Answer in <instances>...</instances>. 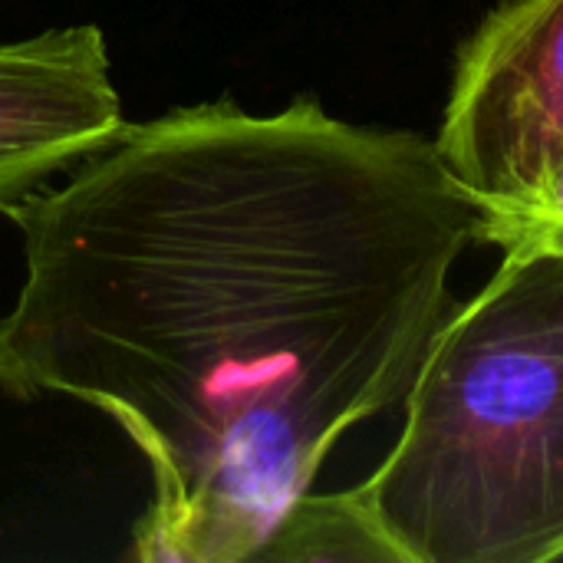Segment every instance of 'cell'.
Masks as SVG:
<instances>
[{"mask_svg": "<svg viewBox=\"0 0 563 563\" xmlns=\"http://www.w3.org/2000/svg\"><path fill=\"white\" fill-rule=\"evenodd\" d=\"M478 214L528 198L563 155V0H508L462 46L432 139Z\"/></svg>", "mask_w": 563, "mask_h": 563, "instance_id": "3957f363", "label": "cell"}, {"mask_svg": "<svg viewBox=\"0 0 563 563\" xmlns=\"http://www.w3.org/2000/svg\"><path fill=\"white\" fill-rule=\"evenodd\" d=\"M122 125L96 23L0 43V211L106 148Z\"/></svg>", "mask_w": 563, "mask_h": 563, "instance_id": "277c9868", "label": "cell"}, {"mask_svg": "<svg viewBox=\"0 0 563 563\" xmlns=\"http://www.w3.org/2000/svg\"><path fill=\"white\" fill-rule=\"evenodd\" d=\"M254 561L399 563L363 511L356 488L336 495H300Z\"/></svg>", "mask_w": 563, "mask_h": 563, "instance_id": "5b68a950", "label": "cell"}, {"mask_svg": "<svg viewBox=\"0 0 563 563\" xmlns=\"http://www.w3.org/2000/svg\"><path fill=\"white\" fill-rule=\"evenodd\" d=\"M475 241L505 254H563V155L528 198L478 214Z\"/></svg>", "mask_w": 563, "mask_h": 563, "instance_id": "8992f818", "label": "cell"}, {"mask_svg": "<svg viewBox=\"0 0 563 563\" xmlns=\"http://www.w3.org/2000/svg\"><path fill=\"white\" fill-rule=\"evenodd\" d=\"M356 498L399 563L563 558V254H505L439 327Z\"/></svg>", "mask_w": 563, "mask_h": 563, "instance_id": "7a4b0ae2", "label": "cell"}, {"mask_svg": "<svg viewBox=\"0 0 563 563\" xmlns=\"http://www.w3.org/2000/svg\"><path fill=\"white\" fill-rule=\"evenodd\" d=\"M7 218L26 271L0 389L79 399L139 445L145 563L257 558L333 445L406 399L478 228L432 139L313 96L125 122Z\"/></svg>", "mask_w": 563, "mask_h": 563, "instance_id": "6da1fadb", "label": "cell"}]
</instances>
